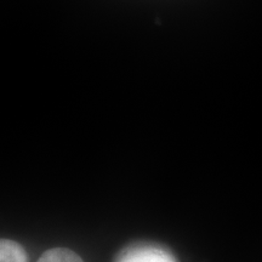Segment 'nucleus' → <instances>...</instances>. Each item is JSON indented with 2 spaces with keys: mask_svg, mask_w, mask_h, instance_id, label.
Here are the masks:
<instances>
[{
  "mask_svg": "<svg viewBox=\"0 0 262 262\" xmlns=\"http://www.w3.org/2000/svg\"><path fill=\"white\" fill-rule=\"evenodd\" d=\"M37 262H84L81 257L71 249L55 248L47 250Z\"/></svg>",
  "mask_w": 262,
  "mask_h": 262,
  "instance_id": "7ed1b4c3",
  "label": "nucleus"
},
{
  "mask_svg": "<svg viewBox=\"0 0 262 262\" xmlns=\"http://www.w3.org/2000/svg\"><path fill=\"white\" fill-rule=\"evenodd\" d=\"M114 262H176L164 249L150 244L130 245L120 251Z\"/></svg>",
  "mask_w": 262,
  "mask_h": 262,
  "instance_id": "f257e3e1",
  "label": "nucleus"
},
{
  "mask_svg": "<svg viewBox=\"0 0 262 262\" xmlns=\"http://www.w3.org/2000/svg\"><path fill=\"white\" fill-rule=\"evenodd\" d=\"M0 262H28L27 253L17 242L2 239L0 242Z\"/></svg>",
  "mask_w": 262,
  "mask_h": 262,
  "instance_id": "f03ea898",
  "label": "nucleus"
}]
</instances>
